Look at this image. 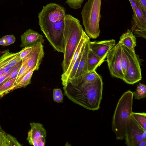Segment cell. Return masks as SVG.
<instances>
[{"instance_id": "cell-1", "label": "cell", "mask_w": 146, "mask_h": 146, "mask_svg": "<svg viewBox=\"0 0 146 146\" xmlns=\"http://www.w3.org/2000/svg\"><path fill=\"white\" fill-rule=\"evenodd\" d=\"M103 83L100 75L94 81L77 86L68 84L64 95L74 103L88 110H98L102 98Z\"/></svg>"}, {"instance_id": "cell-2", "label": "cell", "mask_w": 146, "mask_h": 146, "mask_svg": "<svg viewBox=\"0 0 146 146\" xmlns=\"http://www.w3.org/2000/svg\"><path fill=\"white\" fill-rule=\"evenodd\" d=\"M65 47L62 66L63 73L66 70L75 51L81 38L83 30L80 21L69 14L64 18Z\"/></svg>"}, {"instance_id": "cell-3", "label": "cell", "mask_w": 146, "mask_h": 146, "mask_svg": "<svg viewBox=\"0 0 146 146\" xmlns=\"http://www.w3.org/2000/svg\"><path fill=\"white\" fill-rule=\"evenodd\" d=\"M133 92L128 90L119 100L112 122V129L117 140L125 139L126 129L131 118L133 105Z\"/></svg>"}, {"instance_id": "cell-4", "label": "cell", "mask_w": 146, "mask_h": 146, "mask_svg": "<svg viewBox=\"0 0 146 146\" xmlns=\"http://www.w3.org/2000/svg\"><path fill=\"white\" fill-rule=\"evenodd\" d=\"M101 1L102 0H88L81 13L85 32L90 38L95 39L100 35Z\"/></svg>"}, {"instance_id": "cell-5", "label": "cell", "mask_w": 146, "mask_h": 146, "mask_svg": "<svg viewBox=\"0 0 146 146\" xmlns=\"http://www.w3.org/2000/svg\"><path fill=\"white\" fill-rule=\"evenodd\" d=\"M64 18L55 22L39 21L41 30L50 44L54 50L63 53L65 47Z\"/></svg>"}, {"instance_id": "cell-6", "label": "cell", "mask_w": 146, "mask_h": 146, "mask_svg": "<svg viewBox=\"0 0 146 146\" xmlns=\"http://www.w3.org/2000/svg\"><path fill=\"white\" fill-rule=\"evenodd\" d=\"M121 45L118 43L109 52L106 61L111 76L122 80L124 75L121 65Z\"/></svg>"}, {"instance_id": "cell-7", "label": "cell", "mask_w": 146, "mask_h": 146, "mask_svg": "<svg viewBox=\"0 0 146 146\" xmlns=\"http://www.w3.org/2000/svg\"><path fill=\"white\" fill-rule=\"evenodd\" d=\"M129 64L122 80L129 84H133L141 80V69L135 52L128 49Z\"/></svg>"}, {"instance_id": "cell-8", "label": "cell", "mask_w": 146, "mask_h": 146, "mask_svg": "<svg viewBox=\"0 0 146 146\" xmlns=\"http://www.w3.org/2000/svg\"><path fill=\"white\" fill-rule=\"evenodd\" d=\"M65 15L63 7L56 3H51L43 7L38 17L39 21L55 22L64 18Z\"/></svg>"}, {"instance_id": "cell-9", "label": "cell", "mask_w": 146, "mask_h": 146, "mask_svg": "<svg viewBox=\"0 0 146 146\" xmlns=\"http://www.w3.org/2000/svg\"><path fill=\"white\" fill-rule=\"evenodd\" d=\"M145 131L131 118L127 126L125 139L127 146H137L140 141L146 140Z\"/></svg>"}, {"instance_id": "cell-10", "label": "cell", "mask_w": 146, "mask_h": 146, "mask_svg": "<svg viewBox=\"0 0 146 146\" xmlns=\"http://www.w3.org/2000/svg\"><path fill=\"white\" fill-rule=\"evenodd\" d=\"M44 55L42 44L40 42H37L32 46V50L22 60V61L26 64L29 72L32 70H38Z\"/></svg>"}, {"instance_id": "cell-11", "label": "cell", "mask_w": 146, "mask_h": 146, "mask_svg": "<svg viewBox=\"0 0 146 146\" xmlns=\"http://www.w3.org/2000/svg\"><path fill=\"white\" fill-rule=\"evenodd\" d=\"M31 129L28 133L27 140L30 145L35 146H44L46 143V131L42 124L31 123Z\"/></svg>"}, {"instance_id": "cell-12", "label": "cell", "mask_w": 146, "mask_h": 146, "mask_svg": "<svg viewBox=\"0 0 146 146\" xmlns=\"http://www.w3.org/2000/svg\"><path fill=\"white\" fill-rule=\"evenodd\" d=\"M135 10L132 15L131 31L134 33L135 37H139L146 39V16L142 13L135 1Z\"/></svg>"}, {"instance_id": "cell-13", "label": "cell", "mask_w": 146, "mask_h": 146, "mask_svg": "<svg viewBox=\"0 0 146 146\" xmlns=\"http://www.w3.org/2000/svg\"><path fill=\"white\" fill-rule=\"evenodd\" d=\"M90 41V39L88 40L85 44L82 56L76 74L73 79L69 82L68 84L75 86L80 85L86 73L88 72L87 68V57L89 50V42Z\"/></svg>"}, {"instance_id": "cell-14", "label": "cell", "mask_w": 146, "mask_h": 146, "mask_svg": "<svg viewBox=\"0 0 146 146\" xmlns=\"http://www.w3.org/2000/svg\"><path fill=\"white\" fill-rule=\"evenodd\" d=\"M89 44L90 50L104 62L109 51L115 45V41L113 39L101 41H90Z\"/></svg>"}, {"instance_id": "cell-15", "label": "cell", "mask_w": 146, "mask_h": 146, "mask_svg": "<svg viewBox=\"0 0 146 146\" xmlns=\"http://www.w3.org/2000/svg\"><path fill=\"white\" fill-rule=\"evenodd\" d=\"M89 39L90 38L83 30L81 38L75 51L68 66L66 71L61 75V80L63 89L66 88L68 85V79L72 67L77 60L82 48Z\"/></svg>"}, {"instance_id": "cell-16", "label": "cell", "mask_w": 146, "mask_h": 146, "mask_svg": "<svg viewBox=\"0 0 146 146\" xmlns=\"http://www.w3.org/2000/svg\"><path fill=\"white\" fill-rule=\"evenodd\" d=\"M21 37V47L32 46L38 42L43 44L44 41L42 35L30 29L26 31Z\"/></svg>"}, {"instance_id": "cell-17", "label": "cell", "mask_w": 146, "mask_h": 146, "mask_svg": "<svg viewBox=\"0 0 146 146\" xmlns=\"http://www.w3.org/2000/svg\"><path fill=\"white\" fill-rule=\"evenodd\" d=\"M3 52L0 56V67L2 68L14 67L22 60L20 56V51L13 53L6 50Z\"/></svg>"}, {"instance_id": "cell-18", "label": "cell", "mask_w": 146, "mask_h": 146, "mask_svg": "<svg viewBox=\"0 0 146 146\" xmlns=\"http://www.w3.org/2000/svg\"><path fill=\"white\" fill-rule=\"evenodd\" d=\"M136 39L131 30L128 29L126 32L120 36L118 43L125 46L129 50L135 52Z\"/></svg>"}, {"instance_id": "cell-19", "label": "cell", "mask_w": 146, "mask_h": 146, "mask_svg": "<svg viewBox=\"0 0 146 146\" xmlns=\"http://www.w3.org/2000/svg\"><path fill=\"white\" fill-rule=\"evenodd\" d=\"M104 62L95 55L89 48L87 57L88 71L96 70L97 67L100 66Z\"/></svg>"}, {"instance_id": "cell-20", "label": "cell", "mask_w": 146, "mask_h": 146, "mask_svg": "<svg viewBox=\"0 0 146 146\" xmlns=\"http://www.w3.org/2000/svg\"><path fill=\"white\" fill-rule=\"evenodd\" d=\"M21 145L15 138L7 134L1 129L0 126V146Z\"/></svg>"}, {"instance_id": "cell-21", "label": "cell", "mask_w": 146, "mask_h": 146, "mask_svg": "<svg viewBox=\"0 0 146 146\" xmlns=\"http://www.w3.org/2000/svg\"><path fill=\"white\" fill-rule=\"evenodd\" d=\"M16 77L4 83L0 86V98L15 89Z\"/></svg>"}, {"instance_id": "cell-22", "label": "cell", "mask_w": 146, "mask_h": 146, "mask_svg": "<svg viewBox=\"0 0 146 146\" xmlns=\"http://www.w3.org/2000/svg\"><path fill=\"white\" fill-rule=\"evenodd\" d=\"M131 118L143 129L146 131V114L132 112Z\"/></svg>"}, {"instance_id": "cell-23", "label": "cell", "mask_w": 146, "mask_h": 146, "mask_svg": "<svg viewBox=\"0 0 146 146\" xmlns=\"http://www.w3.org/2000/svg\"><path fill=\"white\" fill-rule=\"evenodd\" d=\"M121 45V65L123 72L124 75L129 65V61L128 48L123 45Z\"/></svg>"}, {"instance_id": "cell-24", "label": "cell", "mask_w": 146, "mask_h": 146, "mask_svg": "<svg viewBox=\"0 0 146 146\" xmlns=\"http://www.w3.org/2000/svg\"><path fill=\"white\" fill-rule=\"evenodd\" d=\"M133 96L138 100L145 98L146 97V87L143 84L139 83L136 90L133 92Z\"/></svg>"}, {"instance_id": "cell-25", "label": "cell", "mask_w": 146, "mask_h": 146, "mask_svg": "<svg viewBox=\"0 0 146 146\" xmlns=\"http://www.w3.org/2000/svg\"><path fill=\"white\" fill-rule=\"evenodd\" d=\"M34 70L29 71L23 77L20 82L16 85L15 89L25 88L31 83V80Z\"/></svg>"}, {"instance_id": "cell-26", "label": "cell", "mask_w": 146, "mask_h": 146, "mask_svg": "<svg viewBox=\"0 0 146 146\" xmlns=\"http://www.w3.org/2000/svg\"><path fill=\"white\" fill-rule=\"evenodd\" d=\"M85 45V44L82 48L73 66L72 69L70 72L68 79V84L69 82L70 81L73 79L76 74L79 63L82 56Z\"/></svg>"}, {"instance_id": "cell-27", "label": "cell", "mask_w": 146, "mask_h": 146, "mask_svg": "<svg viewBox=\"0 0 146 146\" xmlns=\"http://www.w3.org/2000/svg\"><path fill=\"white\" fill-rule=\"evenodd\" d=\"M99 76L100 75L97 73L96 70L88 71L80 84L92 82L95 81Z\"/></svg>"}, {"instance_id": "cell-28", "label": "cell", "mask_w": 146, "mask_h": 146, "mask_svg": "<svg viewBox=\"0 0 146 146\" xmlns=\"http://www.w3.org/2000/svg\"><path fill=\"white\" fill-rule=\"evenodd\" d=\"M29 72L26 64L22 61L21 66L16 77L15 81L16 85L20 82Z\"/></svg>"}, {"instance_id": "cell-29", "label": "cell", "mask_w": 146, "mask_h": 146, "mask_svg": "<svg viewBox=\"0 0 146 146\" xmlns=\"http://www.w3.org/2000/svg\"><path fill=\"white\" fill-rule=\"evenodd\" d=\"M16 38L13 35H5L0 39V45L8 46L13 44Z\"/></svg>"}, {"instance_id": "cell-30", "label": "cell", "mask_w": 146, "mask_h": 146, "mask_svg": "<svg viewBox=\"0 0 146 146\" xmlns=\"http://www.w3.org/2000/svg\"><path fill=\"white\" fill-rule=\"evenodd\" d=\"M53 99L54 101L57 103H63V95L61 89L55 88L53 91Z\"/></svg>"}, {"instance_id": "cell-31", "label": "cell", "mask_w": 146, "mask_h": 146, "mask_svg": "<svg viewBox=\"0 0 146 146\" xmlns=\"http://www.w3.org/2000/svg\"><path fill=\"white\" fill-rule=\"evenodd\" d=\"M84 0H66V3H67L71 8L78 9L80 8Z\"/></svg>"}, {"instance_id": "cell-32", "label": "cell", "mask_w": 146, "mask_h": 146, "mask_svg": "<svg viewBox=\"0 0 146 146\" xmlns=\"http://www.w3.org/2000/svg\"><path fill=\"white\" fill-rule=\"evenodd\" d=\"M22 64V60L15 67L11 73L6 78L5 82L11 79L17 77Z\"/></svg>"}, {"instance_id": "cell-33", "label": "cell", "mask_w": 146, "mask_h": 146, "mask_svg": "<svg viewBox=\"0 0 146 146\" xmlns=\"http://www.w3.org/2000/svg\"><path fill=\"white\" fill-rule=\"evenodd\" d=\"M135 1L142 13L146 16V0H135Z\"/></svg>"}, {"instance_id": "cell-34", "label": "cell", "mask_w": 146, "mask_h": 146, "mask_svg": "<svg viewBox=\"0 0 146 146\" xmlns=\"http://www.w3.org/2000/svg\"><path fill=\"white\" fill-rule=\"evenodd\" d=\"M32 49V46L24 47L20 53V56L22 60L26 57L31 51Z\"/></svg>"}, {"instance_id": "cell-35", "label": "cell", "mask_w": 146, "mask_h": 146, "mask_svg": "<svg viewBox=\"0 0 146 146\" xmlns=\"http://www.w3.org/2000/svg\"><path fill=\"white\" fill-rule=\"evenodd\" d=\"M15 66L11 68L8 72L0 76V86L5 82L6 78L11 73Z\"/></svg>"}, {"instance_id": "cell-36", "label": "cell", "mask_w": 146, "mask_h": 146, "mask_svg": "<svg viewBox=\"0 0 146 146\" xmlns=\"http://www.w3.org/2000/svg\"><path fill=\"white\" fill-rule=\"evenodd\" d=\"M11 68L7 67L2 69H0V76L8 72Z\"/></svg>"}, {"instance_id": "cell-37", "label": "cell", "mask_w": 146, "mask_h": 146, "mask_svg": "<svg viewBox=\"0 0 146 146\" xmlns=\"http://www.w3.org/2000/svg\"><path fill=\"white\" fill-rule=\"evenodd\" d=\"M131 5L133 13H135V10L136 4L135 0L130 2Z\"/></svg>"}, {"instance_id": "cell-38", "label": "cell", "mask_w": 146, "mask_h": 146, "mask_svg": "<svg viewBox=\"0 0 146 146\" xmlns=\"http://www.w3.org/2000/svg\"><path fill=\"white\" fill-rule=\"evenodd\" d=\"M146 140H143L139 142L137 144V146H146Z\"/></svg>"}, {"instance_id": "cell-39", "label": "cell", "mask_w": 146, "mask_h": 146, "mask_svg": "<svg viewBox=\"0 0 146 146\" xmlns=\"http://www.w3.org/2000/svg\"><path fill=\"white\" fill-rule=\"evenodd\" d=\"M129 1L130 2H131V1H133L134 0H129Z\"/></svg>"}]
</instances>
